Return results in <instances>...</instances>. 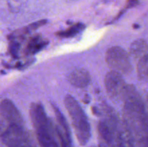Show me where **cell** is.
I'll return each instance as SVG.
<instances>
[{"label": "cell", "mask_w": 148, "mask_h": 147, "mask_svg": "<svg viewBox=\"0 0 148 147\" xmlns=\"http://www.w3.org/2000/svg\"><path fill=\"white\" fill-rule=\"evenodd\" d=\"M30 113L40 146L61 147L58 142L56 132L46 116L43 106L39 103L32 104Z\"/></svg>", "instance_id": "obj_1"}, {"label": "cell", "mask_w": 148, "mask_h": 147, "mask_svg": "<svg viewBox=\"0 0 148 147\" xmlns=\"http://www.w3.org/2000/svg\"><path fill=\"white\" fill-rule=\"evenodd\" d=\"M64 105L69 112L78 141L82 146L86 145L90 138L91 132L90 125L85 112L77 101L71 95L65 97Z\"/></svg>", "instance_id": "obj_2"}, {"label": "cell", "mask_w": 148, "mask_h": 147, "mask_svg": "<svg viewBox=\"0 0 148 147\" xmlns=\"http://www.w3.org/2000/svg\"><path fill=\"white\" fill-rule=\"evenodd\" d=\"M106 61L112 71L121 74H128L132 70L128 53L119 46H113L107 50Z\"/></svg>", "instance_id": "obj_3"}, {"label": "cell", "mask_w": 148, "mask_h": 147, "mask_svg": "<svg viewBox=\"0 0 148 147\" xmlns=\"http://www.w3.org/2000/svg\"><path fill=\"white\" fill-rule=\"evenodd\" d=\"M0 138L7 147H36L23 127L8 125L1 131Z\"/></svg>", "instance_id": "obj_4"}, {"label": "cell", "mask_w": 148, "mask_h": 147, "mask_svg": "<svg viewBox=\"0 0 148 147\" xmlns=\"http://www.w3.org/2000/svg\"><path fill=\"white\" fill-rule=\"evenodd\" d=\"M104 82L106 89L110 97L116 100L122 99L127 84L121 74L111 71L107 73Z\"/></svg>", "instance_id": "obj_5"}, {"label": "cell", "mask_w": 148, "mask_h": 147, "mask_svg": "<svg viewBox=\"0 0 148 147\" xmlns=\"http://www.w3.org/2000/svg\"><path fill=\"white\" fill-rule=\"evenodd\" d=\"M0 115L8 122V125L23 127V120L20 112L10 99H4L0 102Z\"/></svg>", "instance_id": "obj_6"}, {"label": "cell", "mask_w": 148, "mask_h": 147, "mask_svg": "<svg viewBox=\"0 0 148 147\" xmlns=\"http://www.w3.org/2000/svg\"><path fill=\"white\" fill-rule=\"evenodd\" d=\"M71 84L77 88H85L90 82V75L89 72L84 69H76L69 75Z\"/></svg>", "instance_id": "obj_7"}, {"label": "cell", "mask_w": 148, "mask_h": 147, "mask_svg": "<svg viewBox=\"0 0 148 147\" xmlns=\"http://www.w3.org/2000/svg\"><path fill=\"white\" fill-rule=\"evenodd\" d=\"M116 144L118 147H136L134 137L127 125L117 131Z\"/></svg>", "instance_id": "obj_8"}, {"label": "cell", "mask_w": 148, "mask_h": 147, "mask_svg": "<svg viewBox=\"0 0 148 147\" xmlns=\"http://www.w3.org/2000/svg\"><path fill=\"white\" fill-rule=\"evenodd\" d=\"M130 54L135 59L147 54V41L144 39H138L133 42L130 46Z\"/></svg>", "instance_id": "obj_9"}, {"label": "cell", "mask_w": 148, "mask_h": 147, "mask_svg": "<svg viewBox=\"0 0 148 147\" xmlns=\"http://www.w3.org/2000/svg\"><path fill=\"white\" fill-rule=\"evenodd\" d=\"M48 42L40 37H35L29 40L25 49V54L33 55L43 48Z\"/></svg>", "instance_id": "obj_10"}, {"label": "cell", "mask_w": 148, "mask_h": 147, "mask_svg": "<svg viewBox=\"0 0 148 147\" xmlns=\"http://www.w3.org/2000/svg\"><path fill=\"white\" fill-rule=\"evenodd\" d=\"M85 28V25L82 23H76V24H72L69 28L66 29L65 30L57 32L56 33V36L61 38H69V37H75L77 34L82 31Z\"/></svg>", "instance_id": "obj_11"}, {"label": "cell", "mask_w": 148, "mask_h": 147, "mask_svg": "<svg viewBox=\"0 0 148 147\" xmlns=\"http://www.w3.org/2000/svg\"><path fill=\"white\" fill-rule=\"evenodd\" d=\"M147 54H145L139 59L137 63V75L139 79L145 81L147 77V68H148V59Z\"/></svg>", "instance_id": "obj_12"}, {"label": "cell", "mask_w": 148, "mask_h": 147, "mask_svg": "<svg viewBox=\"0 0 148 147\" xmlns=\"http://www.w3.org/2000/svg\"><path fill=\"white\" fill-rule=\"evenodd\" d=\"M25 1L26 0H7L9 8L13 12H17L20 11Z\"/></svg>", "instance_id": "obj_13"}, {"label": "cell", "mask_w": 148, "mask_h": 147, "mask_svg": "<svg viewBox=\"0 0 148 147\" xmlns=\"http://www.w3.org/2000/svg\"><path fill=\"white\" fill-rule=\"evenodd\" d=\"M20 50V43L16 41H12L10 45V53L14 57H17V53Z\"/></svg>", "instance_id": "obj_14"}, {"label": "cell", "mask_w": 148, "mask_h": 147, "mask_svg": "<svg viewBox=\"0 0 148 147\" xmlns=\"http://www.w3.org/2000/svg\"><path fill=\"white\" fill-rule=\"evenodd\" d=\"M46 22H47L46 20H40V21L37 22L33 23V24H30V25L27 27V30H28V31H32V30H36V29L40 27V26L44 25Z\"/></svg>", "instance_id": "obj_15"}, {"label": "cell", "mask_w": 148, "mask_h": 147, "mask_svg": "<svg viewBox=\"0 0 148 147\" xmlns=\"http://www.w3.org/2000/svg\"><path fill=\"white\" fill-rule=\"evenodd\" d=\"M139 3L138 0H128L127 2V4H126L125 8L124 9V11H126L127 10L130 8H132V7H135L136 5H137Z\"/></svg>", "instance_id": "obj_16"}]
</instances>
